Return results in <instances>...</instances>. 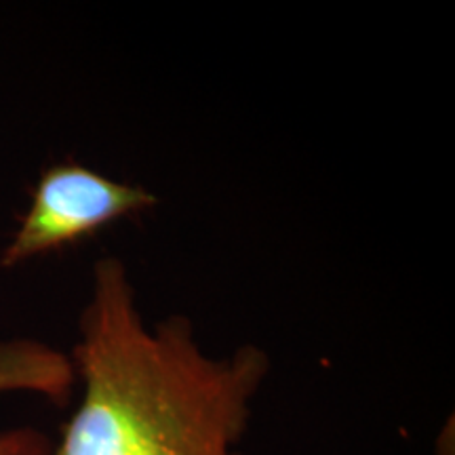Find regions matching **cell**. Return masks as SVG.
Here are the masks:
<instances>
[{
  "instance_id": "3",
  "label": "cell",
  "mask_w": 455,
  "mask_h": 455,
  "mask_svg": "<svg viewBox=\"0 0 455 455\" xmlns=\"http://www.w3.org/2000/svg\"><path fill=\"white\" fill-rule=\"evenodd\" d=\"M76 384L70 356L38 339L0 341V395L30 392L66 405ZM51 439L36 428L0 432V455H49Z\"/></svg>"
},
{
  "instance_id": "1",
  "label": "cell",
  "mask_w": 455,
  "mask_h": 455,
  "mask_svg": "<svg viewBox=\"0 0 455 455\" xmlns=\"http://www.w3.org/2000/svg\"><path fill=\"white\" fill-rule=\"evenodd\" d=\"M72 365L83 395L49 455H243L253 401L270 371L253 344L212 356L192 323L148 325L123 259L93 268Z\"/></svg>"
},
{
  "instance_id": "2",
  "label": "cell",
  "mask_w": 455,
  "mask_h": 455,
  "mask_svg": "<svg viewBox=\"0 0 455 455\" xmlns=\"http://www.w3.org/2000/svg\"><path fill=\"white\" fill-rule=\"evenodd\" d=\"M156 203L158 198L141 186L123 184L76 161L55 163L38 178L30 207L0 255V264L13 268L60 251Z\"/></svg>"
}]
</instances>
